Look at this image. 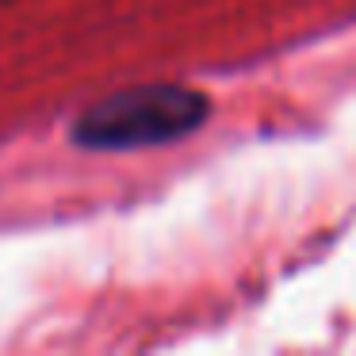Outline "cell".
<instances>
[{"instance_id": "1", "label": "cell", "mask_w": 356, "mask_h": 356, "mask_svg": "<svg viewBox=\"0 0 356 356\" xmlns=\"http://www.w3.org/2000/svg\"><path fill=\"white\" fill-rule=\"evenodd\" d=\"M211 119V100L188 85H138L96 100L70 127L81 149H146L195 134Z\"/></svg>"}]
</instances>
